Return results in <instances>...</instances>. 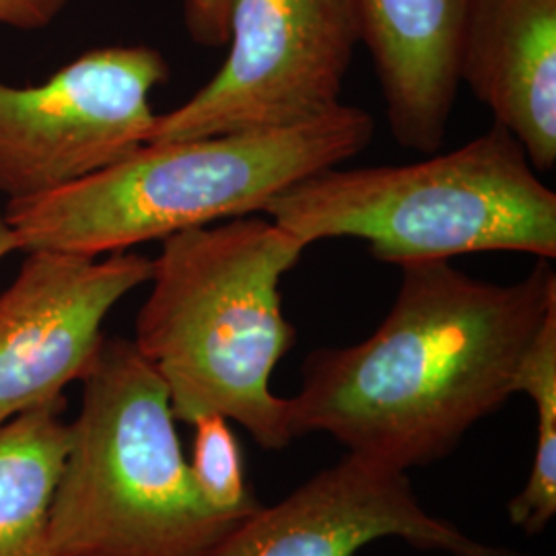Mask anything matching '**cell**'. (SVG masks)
<instances>
[{
	"instance_id": "ba28073f",
	"label": "cell",
	"mask_w": 556,
	"mask_h": 556,
	"mask_svg": "<svg viewBox=\"0 0 556 556\" xmlns=\"http://www.w3.org/2000/svg\"><path fill=\"white\" fill-rule=\"evenodd\" d=\"M25 254L0 293V425L62 400L83 379L105 338L103 321L153 270V260L130 250Z\"/></svg>"
},
{
	"instance_id": "52a82bcc",
	"label": "cell",
	"mask_w": 556,
	"mask_h": 556,
	"mask_svg": "<svg viewBox=\"0 0 556 556\" xmlns=\"http://www.w3.org/2000/svg\"><path fill=\"white\" fill-rule=\"evenodd\" d=\"M169 64L151 46L80 54L48 80H0V197L38 199L93 176L149 142L153 91Z\"/></svg>"
},
{
	"instance_id": "6da1fadb",
	"label": "cell",
	"mask_w": 556,
	"mask_h": 556,
	"mask_svg": "<svg viewBox=\"0 0 556 556\" xmlns=\"http://www.w3.org/2000/svg\"><path fill=\"white\" fill-rule=\"evenodd\" d=\"M400 270L396 301L371 337L303 361L289 425L293 438L326 433L408 470L447 456L514 396L517 365L556 307V273L542 258L509 285L450 262Z\"/></svg>"
},
{
	"instance_id": "2e32d148",
	"label": "cell",
	"mask_w": 556,
	"mask_h": 556,
	"mask_svg": "<svg viewBox=\"0 0 556 556\" xmlns=\"http://www.w3.org/2000/svg\"><path fill=\"white\" fill-rule=\"evenodd\" d=\"M71 0H0V25L38 31L50 27Z\"/></svg>"
},
{
	"instance_id": "9a60e30c",
	"label": "cell",
	"mask_w": 556,
	"mask_h": 556,
	"mask_svg": "<svg viewBox=\"0 0 556 556\" xmlns=\"http://www.w3.org/2000/svg\"><path fill=\"white\" fill-rule=\"evenodd\" d=\"M233 0H184V25L190 40L202 48H219L229 40Z\"/></svg>"
},
{
	"instance_id": "8fae6325",
	"label": "cell",
	"mask_w": 556,
	"mask_h": 556,
	"mask_svg": "<svg viewBox=\"0 0 556 556\" xmlns=\"http://www.w3.org/2000/svg\"><path fill=\"white\" fill-rule=\"evenodd\" d=\"M361 43L378 73L397 144L435 153L457 89V41L466 0H355Z\"/></svg>"
},
{
	"instance_id": "7c38bea8",
	"label": "cell",
	"mask_w": 556,
	"mask_h": 556,
	"mask_svg": "<svg viewBox=\"0 0 556 556\" xmlns=\"http://www.w3.org/2000/svg\"><path fill=\"white\" fill-rule=\"evenodd\" d=\"M64 406L62 397L0 425V556H56L50 509L71 441Z\"/></svg>"
},
{
	"instance_id": "7a4b0ae2",
	"label": "cell",
	"mask_w": 556,
	"mask_h": 556,
	"mask_svg": "<svg viewBox=\"0 0 556 556\" xmlns=\"http://www.w3.org/2000/svg\"><path fill=\"white\" fill-rule=\"evenodd\" d=\"M307 248L252 215L161 241L132 342L163 379L176 420L220 415L264 450L295 439L289 397L277 396L270 379L295 344L280 282Z\"/></svg>"
},
{
	"instance_id": "3957f363",
	"label": "cell",
	"mask_w": 556,
	"mask_h": 556,
	"mask_svg": "<svg viewBox=\"0 0 556 556\" xmlns=\"http://www.w3.org/2000/svg\"><path fill=\"white\" fill-rule=\"evenodd\" d=\"M376 119L338 103L282 128L144 142L137 151L38 199L7 202L17 252H124L179 231L262 213L287 188L358 155Z\"/></svg>"
},
{
	"instance_id": "5b68a950",
	"label": "cell",
	"mask_w": 556,
	"mask_h": 556,
	"mask_svg": "<svg viewBox=\"0 0 556 556\" xmlns=\"http://www.w3.org/2000/svg\"><path fill=\"white\" fill-rule=\"evenodd\" d=\"M80 386L50 509L54 555H213L243 519L200 495L153 365L130 338L105 337Z\"/></svg>"
},
{
	"instance_id": "8992f818",
	"label": "cell",
	"mask_w": 556,
	"mask_h": 556,
	"mask_svg": "<svg viewBox=\"0 0 556 556\" xmlns=\"http://www.w3.org/2000/svg\"><path fill=\"white\" fill-rule=\"evenodd\" d=\"M361 43L355 0H233L215 77L161 114L149 142L282 128L337 108Z\"/></svg>"
},
{
	"instance_id": "5bb4252c",
	"label": "cell",
	"mask_w": 556,
	"mask_h": 556,
	"mask_svg": "<svg viewBox=\"0 0 556 556\" xmlns=\"http://www.w3.org/2000/svg\"><path fill=\"white\" fill-rule=\"evenodd\" d=\"M192 427L194 443L188 466L206 505L238 519L258 511L262 505L245 480L241 445L229 420L220 415H202Z\"/></svg>"
},
{
	"instance_id": "30bf717a",
	"label": "cell",
	"mask_w": 556,
	"mask_h": 556,
	"mask_svg": "<svg viewBox=\"0 0 556 556\" xmlns=\"http://www.w3.org/2000/svg\"><path fill=\"white\" fill-rule=\"evenodd\" d=\"M457 79L523 147L538 174L556 165V0H466Z\"/></svg>"
},
{
	"instance_id": "9c48e42d",
	"label": "cell",
	"mask_w": 556,
	"mask_h": 556,
	"mask_svg": "<svg viewBox=\"0 0 556 556\" xmlns=\"http://www.w3.org/2000/svg\"><path fill=\"white\" fill-rule=\"evenodd\" d=\"M386 538L450 556H534L478 542L431 516L406 470L353 452L239 521L211 556H355Z\"/></svg>"
},
{
	"instance_id": "277c9868",
	"label": "cell",
	"mask_w": 556,
	"mask_h": 556,
	"mask_svg": "<svg viewBox=\"0 0 556 556\" xmlns=\"http://www.w3.org/2000/svg\"><path fill=\"white\" fill-rule=\"evenodd\" d=\"M262 213L307 245L361 239L374 258L396 266L482 252L556 258L555 190L498 124L415 163L324 169Z\"/></svg>"
},
{
	"instance_id": "4fadbf2b",
	"label": "cell",
	"mask_w": 556,
	"mask_h": 556,
	"mask_svg": "<svg viewBox=\"0 0 556 556\" xmlns=\"http://www.w3.org/2000/svg\"><path fill=\"white\" fill-rule=\"evenodd\" d=\"M514 394H526L536 406L538 441L528 482L507 514L526 534H540L556 516V307L517 365Z\"/></svg>"
},
{
	"instance_id": "e0dca14e",
	"label": "cell",
	"mask_w": 556,
	"mask_h": 556,
	"mask_svg": "<svg viewBox=\"0 0 556 556\" xmlns=\"http://www.w3.org/2000/svg\"><path fill=\"white\" fill-rule=\"evenodd\" d=\"M11 252H17V245L11 233V227L4 219V213L0 211V260L7 258Z\"/></svg>"
}]
</instances>
